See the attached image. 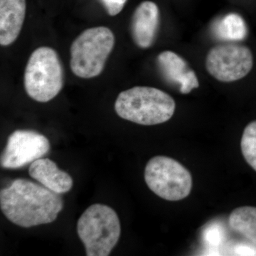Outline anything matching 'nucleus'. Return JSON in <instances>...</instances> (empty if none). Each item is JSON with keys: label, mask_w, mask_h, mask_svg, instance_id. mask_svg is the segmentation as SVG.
I'll return each instance as SVG.
<instances>
[{"label": "nucleus", "mask_w": 256, "mask_h": 256, "mask_svg": "<svg viewBox=\"0 0 256 256\" xmlns=\"http://www.w3.org/2000/svg\"><path fill=\"white\" fill-rule=\"evenodd\" d=\"M176 104L172 97L160 89L136 86L121 92L114 110L121 118L142 126H154L169 120Z\"/></svg>", "instance_id": "2"}, {"label": "nucleus", "mask_w": 256, "mask_h": 256, "mask_svg": "<svg viewBox=\"0 0 256 256\" xmlns=\"http://www.w3.org/2000/svg\"><path fill=\"white\" fill-rule=\"evenodd\" d=\"M213 31L217 38L227 42L242 41L248 34L245 21L236 13H230L220 18L214 25Z\"/></svg>", "instance_id": "14"}, {"label": "nucleus", "mask_w": 256, "mask_h": 256, "mask_svg": "<svg viewBox=\"0 0 256 256\" xmlns=\"http://www.w3.org/2000/svg\"><path fill=\"white\" fill-rule=\"evenodd\" d=\"M50 143L47 138L30 130H18L10 134L1 156V166L18 169L32 164L48 153Z\"/></svg>", "instance_id": "8"}, {"label": "nucleus", "mask_w": 256, "mask_h": 256, "mask_svg": "<svg viewBox=\"0 0 256 256\" xmlns=\"http://www.w3.org/2000/svg\"><path fill=\"white\" fill-rule=\"evenodd\" d=\"M100 2L108 14L110 16H116L124 9L127 0H100Z\"/></svg>", "instance_id": "16"}, {"label": "nucleus", "mask_w": 256, "mask_h": 256, "mask_svg": "<svg viewBox=\"0 0 256 256\" xmlns=\"http://www.w3.org/2000/svg\"><path fill=\"white\" fill-rule=\"evenodd\" d=\"M77 232L86 256H109L120 236L118 216L110 206L95 204L80 216Z\"/></svg>", "instance_id": "3"}, {"label": "nucleus", "mask_w": 256, "mask_h": 256, "mask_svg": "<svg viewBox=\"0 0 256 256\" xmlns=\"http://www.w3.org/2000/svg\"><path fill=\"white\" fill-rule=\"evenodd\" d=\"M144 180L152 192L168 201H180L192 191L191 173L168 156H156L150 160L144 170Z\"/></svg>", "instance_id": "6"}, {"label": "nucleus", "mask_w": 256, "mask_h": 256, "mask_svg": "<svg viewBox=\"0 0 256 256\" xmlns=\"http://www.w3.org/2000/svg\"><path fill=\"white\" fill-rule=\"evenodd\" d=\"M26 0H0V44L16 41L26 16Z\"/></svg>", "instance_id": "11"}, {"label": "nucleus", "mask_w": 256, "mask_h": 256, "mask_svg": "<svg viewBox=\"0 0 256 256\" xmlns=\"http://www.w3.org/2000/svg\"><path fill=\"white\" fill-rule=\"evenodd\" d=\"M254 57L248 47L237 44H224L208 52L206 67L208 73L222 82L240 80L250 73Z\"/></svg>", "instance_id": "7"}, {"label": "nucleus", "mask_w": 256, "mask_h": 256, "mask_svg": "<svg viewBox=\"0 0 256 256\" xmlns=\"http://www.w3.org/2000/svg\"><path fill=\"white\" fill-rule=\"evenodd\" d=\"M240 146L246 161L256 172V120L250 122L244 130Z\"/></svg>", "instance_id": "15"}, {"label": "nucleus", "mask_w": 256, "mask_h": 256, "mask_svg": "<svg viewBox=\"0 0 256 256\" xmlns=\"http://www.w3.org/2000/svg\"><path fill=\"white\" fill-rule=\"evenodd\" d=\"M114 45V36L109 28L97 26L82 32L70 46L72 72L82 78L100 75Z\"/></svg>", "instance_id": "4"}, {"label": "nucleus", "mask_w": 256, "mask_h": 256, "mask_svg": "<svg viewBox=\"0 0 256 256\" xmlns=\"http://www.w3.org/2000/svg\"><path fill=\"white\" fill-rule=\"evenodd\" d=\"M64 86V69L58 54L42 46L32 54L24 73V88L33 100L48 102L60 94Z\"/></svg>", "instance_id": "5"}, {"label": "nucleus", "mask_w": 256, "mask_h": 256, "mask_svg": "<svg viewBox=\"0 0 256 256\" xmlns=\"http://www.w3.org/2000/svg\"><path fill=\"white\" fill-rule=\"evenodd\" d=\"M160 24V10L151 1L142 2L138 5L132 15L131 33L134 43L142 48L153 44Z\"/></svg>", "instance_id": "9"}, {"label": "nucleus", "mask_w": 256, "mask_h": 256, "mask_svg": "<svg viewBox=\"0 0 256 256\" xmlns=\"http://www.w3.org/2000/svg\"><path fill=\"white\" fill-rule=\"evenodd\" d=\"M0 207L12 223L30 228L54 222L63 210L64 202L43 185L16 178L0 192Z\"/></svg>", "instance_id": "1"}, {"label": "nucleus", "mask_w": 256, "mask_h": 256, "mask_svg": "<svg viewBox=\"0 0 256 256\" xmlns=\"http://www.w3.org/2000/svg\"><path fill=\"white\" fill-rule=\"evenodd\" d=\"M158 66L168 82L180 88L182 94H188L198 87L196 74L188 67L186 62L171 50L162 52L158 56Z\"/></svg>", "instance_id": "10"}, {"label": "nucleus", "mask_w": 256, "mask_h": 256, "mask_svg": "<svg viewBox=\"0 0 256 256\" xmlns=\"http://www.w3.org/2000/svg\"><path fill=\"white\" fill-rule=\"evenodd\" d=\"M228 222L234 232L256 247V207L246 206L236 208L230 214Z\"/></svg>", "instance_id": "13"}, {"label": "nucleus", "mask_w": 256, "mask_h": 256, "mask_svg": "<svg viewBox=\"0 0 256 256\" xmlns=\"http://www.w3.org/2000/svg\"><path fill=\"white\" fill-rule=\"evenodd\" d=\"M28 173L45 188L56 194L68 192L73 188V178L58 169L54 162L48 158H40L30 165Z\"/></svg>", "instance_id": "12"}]
</instances>
